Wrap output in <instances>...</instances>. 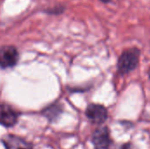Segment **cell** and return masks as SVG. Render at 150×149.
Listing matches in <instances>:
<instances>
[{
    "label": "cell",
    "instance_id": "cell-1",
    "mask_svg": "<svg viewBox=\"0 0 150 149\" xmlns=\"http://www.w3.org/2000/svg\"><path fill=\"white\" fill-rule=\"evenodd\" d=\"M140 60V51L137 48H130L125 50L118 61V68L120 74H127L134 70Z\"/></svg>",
    "mask_w": 150,
    "mask_h": 149
},
{
    "label": "cell",
    "instance_id": "cell-2",
    "mask_svg": "<svg viewBox=\"0 0 150 149\" xmlns=\"http://www.w3.org/2000/svg\"><path fill=\"white\" fill-rule=\"evenodd\" d=\"M91 143L94 149H109L112 144L110 130L107 126H100L91 135Z\"/></svg>",
    "mask_w": 150,
    "mask_h": 149
},
{
    "label": "cell",
    "instance_id": "cell-3",
    "mask_svg": "<svg viewBox=\"0 0 150 149\" xmlns=\"http://www.w3.org/2000/svg\"><path fill=\"white\" fill-rule=\"evenodd\" d=\"M85 115L91 123L96 125H102L108 119L107 109L104 105L98 104L89 105L86 108Z\"/></svg>",
    "mask_w": 150,
    "mask_h": 149
},
{
    "label": "cell",
    "instance_id": "cell-4",
    "mask_svg": "<svg viewBox=\"0 0 150 149\" xmlns=\"http://www.w3.org/2000/svg\"><path fill=\"white\" fill-rule=\"evenodd\" d=\"M18 117V112L11 105L0 102V125L5 127H11L17 124Z\"/></svg>",
    "mask_w": 150,
    "mask_h": 149
},
{
    "label": "cell",
    "instance_id": "cell-5",
    "mask_svg": "<svg viewBox=\"0 0 150 149\" xmlns=\"http://www.w3.org/2000/svg\"><path fill=\"white\" fill-rule=\"evenodd\" d=\"M18 61V52L12 46H4L0 48V68L13 67Z\"/></svg>",
    "mask_w": 150,
    "mask_h": 149
},
{
    "label": "cell",
    "instance_id": "cell-6",
    "mask_svg": "<svg viewBox=\"0 0 150 149\" xmlns=\"http://www.w3.org/2000/svg\"><path fill=\"white\" fill-rule=\"evenodd\" d=\"M5 149H33V144L25 139L14 134H6L2 138Z\"/></svg>",
    "mask_w": 150,
    "mask_h": 149
},
{
    "label": "cell",
    "instance_id": "cell-7",
    "mask_svg": "<svg viewBox=\"0 0 150 149\" xmlns=\"http://www.w3.org/2000/svg\"><path fill=\"white\" fill-rule=\"evenodd\" d=\"M62 106L58 104H54V105H52L48 107H47L46 109L43 110L42 113L43 115L50 121V122H53V121H55L56 119L62 114Z\"/></svg>",
    "mask_w": 150,
    "mask_h": 149
},
{
    "label": "cell",
    "instance_id": "cell-8",
    "mask_svg": "<svg viewBox=\"0 0 150 149\" xmlns=\"http://www.w3.org/2000/svg\"><path fill=\"white\" fill-rule=\"evenodd\" d=\"M116 149H137L131 142H127L120 145Z\"/></svg>",
    "mask_w": 150,
    "mask_h": 149
},
{
    "label": "cell",
    "instance_id": "cell-9",
    "mask_svg": "<svg viewBox=\"0 0 150 149\" xmlns=\"http://www.w3.org/2000/svg\"><path fill=\"white\" fill-rule=\"evenodd\" d=\"M102 2H104V3H107V2H109L110 0H101Z\"/></svg>",
    "mask_w": 150,
    "mask_h": 149
},
{
    "label": "cell",
    "instance_id": "cell-10",
    "mask_svg": "<svg viewBox=\"0 0 150 149\" xmlns=\"http://www.w3.org/2000/svg\"><path fill=\"white\" fill-rule=\"evenodd\" d=\"M149 77H150V68H149Z\"/></svg>",
    "mask_w": 150,
    "mask_h": 149
}]
</instances>
